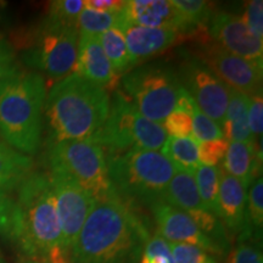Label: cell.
<instances>
[{"mask_svg":"<svg viewBox=\"0 0 263 263\" xmlns=\"http://www.w3.org/2000/svg\"><path fill=\"white\" fill-rule=\"evenodd\" d=\"M150 238L132 203L112 193L94 202L71 249L72 263H139Z\"/></svg>","mask_w":263,"mask_h":263,"instance_id":"obj_1","label":"cell"},{"mask_svg":"<svg viewBox=\"0 0 263 263\" xmlns=\"http://www.w3.org/2000/svg\"><path fill=\"white\" fill-rule=\"evenodd\" d=\"M108 111L110 97L105 88L76 72L62 78L45 98L49 143L90 139L104 126Z\"/></svg>","mask_w":263,"mask_h":263,"instance_id":"obj_2","label":"cell"},{"mask_svg":"<svg viewBox=\"0 0 263 263\" xmlns=\"http://www.w3.org/2000/svg\"><path fill=\"white\" fill-rule=\"evenodd\" d=\"M9 236L28 258H47L64 249L49 173L32 172L20 184Z\"/></svg>","mask_w":263,"mask_h":263,"instance_id":"obj_3","label":"cell"},{"mask_svg":"<svg viewBox=\"0 0 263 263\" xmlns=\"http://www.w3.org/2000/svg\"><path fill=\"white\" fill-rule=\"evenodd\" d=\"M47 84L37 72H14L0 80V137L15 150L35 154L41 146Z\"/></svg>","mask_w":263,"mask_h":263,"instance_id":"obj_4","label":"cell"},{"mask_svg":"<svg viewBox=\"0 0 263 263\" xmlns=\"http://www.w3.org/2000/svg\"><path fill=\"white\" fill-rule=\"evenodd\" d=\"M106 154L108 178L114 192L124 201L153 203L162 201L174 167L161 153L129 149Z\"/></svg>","mask_w":263,"mask_h":263,"instance_id":"obj_5","label":"cell"},{"mask_svg":"<svg viewBox=\"0 0 263 263\" xmlns=\"http://www.w3.org/2000/svg\"><path fill=\"white\" fill-rule=\"evenodd\" d=\"M167 139L162 124L144 117L122 91H115L110 100V111L104 126L90 141L107 153L129 149L160 150Z\"/></svg>","mask_w":263,"mask_h":263,"instance_id":"obj_6","label":"cell"},{"mask_svg":"<svg viewBox=\"0 0 263 263\" xmlns=\"http://www.w3.org/2000/svg\"><path fill=\"white\" fill-rule=\"evenodd\" d=\"M122 85L124 94L137 110L147 120L160 124L176 110L183 89L178 74L161 64L144 65L128 71L122 78Z\"/></svg>","mask_w":263,"mask_h":263,"instance_id":"obj_7","label":"cell"},{"mask_svg":"<svg viewBox=\"0 0 263 263\" xmlns=\"http://www.w3.org/2000/svg\"><path fill=\"white\" fill-rule=\"evenodd\" d=\"M22 54L29 67L60 81L74 70L80 31L45 17L32 34Z\"/></svg>","mask_w":263,"mask_h":263,"instance_id":"obj_8","label":"cell"},{"mask_svg":"<svg viewBox=\"0 0 263 263\" xmlns=\"http://www.w3.org/2000/svg\"><path fill=\"white\" fill-rule=\"evenodd\" d=\"M49 144V164L64 170L93 197L103 200L115 193L108 178L106 154L90 140H64Z\"/></svg>","mask_w":263,"mask_h":263,"instance_id":"obj_9","label":"cell"},{"mask_svg":"<svg viewBox=\"0 0 263 263\" xmlns=\"http://www.w3.org/2000/svg\"><path fill=\"white\" fill-rule=\"evenodd\" d=\"M52 190L60 223L62 246L71 254L76 239L93 209L94 199L64 170L50 167Z\"/></svg>","mask_w":263,"mask_h":263,"instance_id":"obj_10","label":"cell"},{"mask_svg":"<svg viewBox=\"0 0 263 263\" xmlns=\"http://www.w3.org/2000/svg\"><path fill=\"white\" fill-rule=\"evenodd\" d=\"M179 82L194 104L222 127L230 89L199 58H189L180 66Z\"/></svg>","mask_w":263,"mask_h":263,"instance_id":"obj_11","label":"cell"},{"mask_svg":"<svg viewBox=\"0 0 263 263\" xmlns=\"http://www.w3.org/2000/svg\"><path fill=\"white\" fill-rule=\"evenodd\" d=\"M199 59L224 83L230 90L248 95L262 94V70L251 62L235 57L209 41L201 42Z\"/></svg>","mask_w":263,"mask_h":263,"instance_id":"obj_12","label":"cell"},{"mask_svg":"<svg viewBox=\"0 0 263 263\" xmlns=\"http://www.w3.org/2000/svg\"><path fill=\"white\" fill-rule=\"evenodd\" d=\"M207 27L215 44L262 70L263 42L249 31L240 16L224 11L213 12Z\"/></svg>","mask_w":263,"mask_h":263,"instance_id":"obj_13","label":"cell"},{"mask_svg":"<svg viewBox=\"0 0 263 263\" xmlns=\"http://www.w3.org/2000/svg\"><path fill=\"white\" fill-rule=\"evenodd\" d=\"M150 207L155 217L156 234L162 236L164 240L168 242H183L199 246L211 255H226L218 245L197 228L195 222L182 210L163 201L153 203Z\"/></svg>","mask_w":263,"mask_h":263,"instance_id":"obj_14","label":"cell"},{"mask_svg":"<svg viewBox=\"0 0 263 263\" xmlns=\"http://www.w3.org/2000/svg\"><path fill=\"white\" fill-rule=\"evenodd\" d=\"M218 218L227 232L239 239L252 238L248 217V193L241 183L219 168ZM256 240V239H255Z\"/></svg>","mask_w":263,"mask_h":263,"instance_id":"obj_15","label":"cell"},{"mask_svg":"<svg viewBox=\"0 0 263 263\" xmlns=\"http://www.w3.org/2000/svg\"><path fill=\"white\" fill-rule=\"evenodd\" d=\"M124 21L151 28H171L180 34H190L194 29L170 0H129L120 11Z\"/></svg>","mask_w":263,"mask_h":263,"instance_id":"obj_16","label":"cell"},{"mask_svg":"<svg viewBox=\"0 0 263 263\" xmlns=\"http://www.w3.org/2000/svg\"><path fill=\"white\" fill-rule=\"evenodd\" d=\"M115 28L120 29L126 39L133 66L167 50L182 37L180 33L171 28H151L132 25L124 21L120 12Z\"/></svg>","mask_w":263,"mask_h":263,"instance_id":"obj_17","label":"cell"},{"mask_svg":"<svg viewBox=\"0 0 263 263\" xmlns=\"http://www.w3.org/2000/svg\"><path fill=\"white\" fill-rule=\"evenodd\" d=\"M74 71L105 89L111 87L117 77L105 55L99 35L80 34Z\"/></svg>","mask_w":263,"mask_h":263,"instance_id":"obj_18","label":"cell"},{"mask_svg":"<svg viewBox=\"0 0 263 263\" xmlns=\"http://www.w3.org/2000/svg\"><path fill=\"white\" fill-rule=\"evenodd\" d=\"M222 168L248 189L257 176L258 155L256 144L229 141Z\"/></svg>","mask_w":263,"mask_h":263,"instance_id":"obj_19","label":"cell"},{"mask_svg":"<svg viewBox=\"0 0 263 263\" xmlns=\"http://www.w3.org/2000/svg\"><path fill=\"white\" fill-rule=\"evenodd\" d=\"M250 98L239 91L230 90V98L222 130L224 139L228 141H240L246 144H256L249 127Z\"/></svg>","mask_w":263,"mask_h":263,"instance_id":"obj_20","label":"cell"},{"mask_svg":"<svg viewBox=\"0 0 263 263\" xmlns=\"http://www.w3.org/2000/svg\"><path fill=\"white\" fill-rule=\"evenodd\" d=\"M32 166L31 157L0 140V190L18 188L32 173Z\"/></svg>","mask_w":263,"mask_h":263,"instance_id":"obj_21","label":"cell"},{"mask_svg":"<svg viewBox=\"0 0 263 263\" xmlns=\"http://www.w3.org/2000/svg\"><path fill=\"white\" fill-rule=\"evenodd\" d=\"M162 201L184 212L206 210L197 192L194 174L182 171L174 172L163 194Z\"/></svg>","mask_w":263,"mask_h":263,"instance_id":"obj_22","label":"cell"},{"mask_svg":"<svg viewBox=\"0 0 263 263\" xmlns=\"http://www.w3.org/2000/svg\"><path fill=\"white\" fill-rule=\"evenodd\" d=\"M161 154L172 163L176 171L194 174L200 166L199 144L192 137H167Z\"/></svg>","mask_w":263,"mask_h":263,"instance_id":"obj_23","label":"cell"},{"mask_svg":"<svg viewBox=\"0 0 263 263\" xmlns=\"http://www.w3.org/2000/svg\"><path fill=\"white\" fill-rule=\"evenodd\" d=\"M99 38H100L101 47H103L107 60L110 61L115 74L117 76L123 72H128L133 67L126 39L120 29L115 27L108 29V31L101 33Z\"/></svg>","mask_w":263,"mask_h":263,"instance_id":"obj_24","label":"cell"},{"mask_svg":"<svg viewBox=\"0 0 263 263\" xmlns=\"http://www.w3.org/2000/svg\"><path fill=\"white\" fill-rule=\"evenodd\" d=\"M196 188L200 199L207 211L218 215V186H219V170L217 167L202 166L200 164L194 172ZM218 217V216H217Z\"/></svg>","mask_w":263,"mask_h":263,"instance_id":"obj_25","label":"cell"},{"mask_svg":"<svg viewBox=\"0 0 263 263\" xmlns=\"http://www.w3.org/2000/svg\"><path fill=\"white\" fill-rule=\"evenodd\" d=\"M185 213L195 222L197 228L201 230L207 238L211 239L215 244L218 245L226 255L228 254L230 250L229 234L221 219L215 213L207 211V210H196V211Z\"/></svg>","mask_w":263,"mask_h":263,"instance_id":"obj_26","label":"cell"},{"mask_svg":"<svg viewBox=\"0 0 263 263\" xmlns=\"http://www.w3.org/2000/svg\"><path fill=\"white\" fill-rule=\"evenodd\" d=\"M118 12H101L84 6L78 17L80 34L100 35L114 28L118 21Z\"/></svg>","mask_w":263,"mask_h":263,"instance_id":"obj_27","label":"cell"},{"mask_svg":"<svg viewBox=\"0 0 263 263\" xmlns=\"http://www.w3.org/2000/svg\"><path fill=\"white\" fill-rule=\"evenodd\" d=\"M174 6L182 14L194 31L196 28L207 26L213 15V6L211 3L202 0H172Z\"/></svg>","mask_w":263,"mask_h":263,"instance_id":"obj_28","label":"cell"},{"mask_svg":"<svg viewBox=\"0 0 263 263\" xmlns=\"http://www.w3.org/2000/svg\"><path fill=\"white\" fill-rule=\"evenodd\" d=\"M248 217L250 232L254 239L259 240L263 226V180L256 178L250 185L248 194Z\"/></svg>","mask_w":263,"mask_h":263,"instance_id":"obj_29","label":"cell"},{"mask_svg":"<svg viewBox=\"0 0 263 263\" xmlns=\"http://www.w3.org/2000/svg\"><path fill=\"white\" fill-rule=\"evenodd\" d=\"M193 132L192 138L197 144L203 143V141H211L217 139H224L223 136L222 127L217 124L215 121L211 120L209 116L200 110L199 107L194 104L193 112Z\"/></svg>","mask_w":263,"mask_h":263,"instance_id":"obj_30","label":"cell"},{"mask_svg":"<svg viewBox=\"0 0 263 263\" xmlns=\"http://www.w3.org/2000/svg\"><path fill=\"white\" fill-rule=\"evenodd\" d=\"M84 9V0H59L49 8L48 18L65 26L78 27V17Z\"/></svg>","mask_w":263,"mask_h":263,"instance_id":"obj_31","label":"cell"},{"mask_svg":"<svg viewBox=\"0 0 263 263\" xmlns=\"http://www.w3.org/2000/svg\"><path fill=\"white\" fill-rule=\"evenodd\" d=\"M170 249L176 263H218L215 256L199 246L170 242Z\"/></svg>","mask_w":263,"mask_h":263,"instance_id":"obj_32","label":"cell"},{"mask_svg":"<svg viewBox=\"0 0 263 263\" xmlns=\"http://www.w3.org/2000/svg\"><path fill=\"white\" fill-rule=\"evenodd\" d=\"M139 263H176L170 242L162 236L155 234L147 240Z\"/></svg>","mask_w":263,"mask_h":263,"instance_id":"obj_33","label":"cell"},{"mask_svg":"<svg viewBox=\"0 0 263 263\" xmlns=\"http://www.w3.org/2000/svg\"><path fill=\"white\" fill-rule=\"evenodd\" d=\"M228 263H263L258 240L252 238L239 239L236 248L229 254Z\"/></svg>","mask_w":263,"mask_h":263,"instance_id":"obj_34","label":"cell"},{"mask_svg":"<svg viewBox=\"0 0 263 263\" xmlns=\"http://www.w3.org/2000/svg\"><path fill=\"white\" fill-rule=\"evenodd\" d=\"M229 141L226 139H217L203 141L199 144V161L202 166L217 167L224 159Z\"/></svg>","mask_w":263,"mask_h":263,"instance_id":"obj_35","label":"cell"},{"mask_svg":"<svg viewBox=\"0 0 263 263\" xmlns=\"http://www.w3.org/2000/svg\"><path fill=\"white\" fill-rule=\"evenodd\" d=\"M163 128L170 137L186 138L192 136L193 118L192 114L184 112L180 110H174L163 121Z\"/></svg>","mask_w":263,"mask_h":263,"instance_id":"obj_36","label":"cell"},{"mask_svg":"<svg viewBox=\"0 0 263 263\" xmlns=\"http://www.w3.org/2000/svg\"><path fill=\"white\" fill-rule=\"evenodd\" d=\"M242 21L249 31L256 38H263V2L262 0H252L249 2L245 8Z\"/></svg>","mask_w":263,"mask_h":263,"instance_id":"obj_37","label":"cell"},{"mask_svg":"<svg viewBox=\"0 0 263 263\" xmlns=\"http://www.w3.org/2000/svg\"><path fill=\"white\" fill-rule=\"evenodd\" d=\"M249 127L255 138L262 136L263 128V100L262 94L250 98L249 106Z\"/></svg>","mask_w":263,"mask_h":263,"instance_id":"obj_38","label":"cell"},{"mask_svg":"<svg viewBox=\"0 0 263 263\" xmlns=\"http://www.w3.org/2000/svg\"><path fill=\"white\" fill-rule=\"evenodd\" d=\"M12 212H14V201L8 194L0 190V233L9 236L11 227Z\"/></svg>","mask_w":263,"mask_h":263,"instance_id":"obj_39","label":"cell"},{"mask_svg":"<svg viewBox=\"0 0 263 263\" xmlns=\"http://www.w3.org/2000/svg\"><path fill=\"white\" fill-rule=\"evenodd\" d=\"M16 72L14 52L6 43L0 39V80Z\"/></svg>","mask_w":263,"mask_h":263,"instance_id":"obj_40","label":"cell"},{"mask_svg":"<svg viewBox=\"0 0 263 263\" xmlns=\"http://www.w3.org/2000/svg\"><path fill=\"white\" fill-rule=\"evenodd\" d=\"M124 3L120 0H87L84 6L101 12H117L122 10Z\"/></svg>","mask_w":263,"mask_h":263,"instance_id":"obj_41","label":"cell"},{"mask_svg":"<svg viewBox=\"0 0 263 263\" xmlns=\"http://www.w3.org/2000/svg\"><path fill=\"white\" fill-rule=\"evenodd\" d=\"M22 263H49V262L44 258H28L27 257V259H25Z\"/></svg>","mask_w":263,"mask_h":263,"instance_id":"obj_42","label":"cell"}]
</instances>
